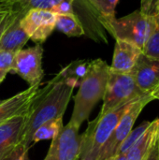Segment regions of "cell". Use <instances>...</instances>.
Wrapping results in <instances>:
<instances>
[{
	"label": "cell",
	"mask_w": 159,
	"mask_h": 160,
	"mask_svg": "<svg viewBox=\"0 0 159 160\" xmlns=\"http://www.w3.org/2000/svg\"><path fill=\"white\" fill-rule=\"evenodd\" d=\"M150 95L152 96L153 99H157V100H159V86L157 87Z\"/></svg>",
	"instance_id": "obj_29"
},
{
	"label": "cell",
	"mask_w": 159,
	"mask_h": 160,
	"mask_svg": "<svg viewBox=\"0 0 159 160\" xmlns=\"http://www.w3.org/2000/svg\"><path fill=\"white\" fill-rule=\"evenodd\" d=\"M158 86H159V85H158ZM158 86H157V87H158Z\"/></svg>",
	"instance_id": "obj_33"
},
{
	"label": "cell",
	"mask_w": 159,
	"mask_h": 160,
	"mask_svg": "<svg viewBox=\"0 0 159 160\" xmlns=\"http://www.w3.org/2000/svg\"><path fill=\"white\" fill-rule=\"evenodd\" d=\"M63 128V117L47 121L39 126L32 136V145L45 140H53Z\"/></svg>",
	"instance_id": "obj_17"
},
{
	"label": "cell",
	"mask_w": 159,
	"mask_h": 160,
	"mask_svg": "<svg viewBox=\"0 0 159 160\" xmlns=\"http://www.w3.org/2000/svg\"><path fill=\"white\" fill-rule=\"evenodd\" d=\"M80 128L70 124L63 127L60 133L52 141L44 160H78L81 156L82 135Z\"/></svg>",
	"instance_id": "obj_8"
},
{
	"label": "cell",
	"mask_w": 159,
	"mask_h": 160,
	"mask_svg": "<svg viewBox=\"0 0 159 160\" xmlns=\"http://www.w3.org/2000/svg\"><path fill=\"white\" fill-rule=\"evenodd\" d=\"M13 9L11 0H0V22Z\"/></svg>",
	"instance_id": "obj_26"
},
{
	"label": "cell",
	"mask_w": 159,
	"mask_h": 160,
	"mask_svg": "<svg viewBox=\"0 0 159 160\" xmlns=\"http://www.w3.org/2000/svg\"><path fill=\"white\" fill-rule=\"evenodd\" d=\"M15 52L0 50V84L6 79L8 72L12 71Z\"/></svg>",
	"instance_id": "obj_21"
},
{
	"label": "cell",
	"mask_w": 159,
	"mask_h": 160,
	"mask_svg": "<svg viewBox=\"0 0 159 160\" xmlns=\"http://www.w3.org/2000/svg\"><path fill=\"white\" fill-rule=\"evenodd\" d=\"M152 122V121H151ZM150 121L144 122L143 124H142L141 126H139L138 128H136L135 129H132V131L129 133V135L127 137V139L122 142V144L120 145L116 155H127V152L136 144V142L142 138V136L144 134V132L146 131V129L149 128V126L151 125Z\"/></svg>",
	"instance_id": "obj_19"
},
{
	"label": "cell",
	"mask_w": 159,
	"mask_h": 160,
	"mask_svg": "<svg viewBox=\"0 0 159 160\" xmlns=\"http://www.w3.org/2000/svg\"><path fill=\"white\" fill-rule=\"evenodd\" d=\"M29 148L19 143L3 160H29Z\"/></svg>",
	"instance_id": "obj_23"
},
{
	"label": "cell",
	"mask_w": 159,
	"mask_h": 160,
	"mask_svg": "<svg viewBox=\"0 0 159 160\" xmlns=\"http://www.w3.org/2000/svg\"><path fill=\"white\" fill-rule=\"evenodd\" d=\"M77 85L79 82L61 69L43 88H39L26 114L20 138L21 144L30 149L32 136L39 126L52 119L63 117Z\"/></svg>",
	"instance_id": "obj_1"
},
{
	"label": "cell",
	"mask_w": 159,
	"mask_h": 160,
	"mask_svg": "<svg viewBox=\"0 0 159 160\" xmlns=\"http://www.w3.org/2000/svg\"><path fill=\"white\" fill-rule=\"evenodd\" d=\"M130 74L142 92L151 94L159 85V60L142 53Z\"/></svg>",
	"instance_id": "obj_10"
},
{
	"label": "cell",
	"mask_w": 159,
	"mask_h": 160,
	"mask_svg": "<svg viewBox=\"0 0 159 160\" xmlns=\"http://www.w3.org/2000/svg\"><path fill=\"white\" fill-rule=\"evenodd\" d=\"M131 102L121 105L104 114H98L96 119L89 123L86 131L82 135L81 159L97 160L101 148L113 132Z\"/></svg>",
	"instance_id": "obj_4"
},
{
	"label": "cell",
	"mask_w": 159,
	"mask_h": 160,
	"mask_svg": "<svg viewBox=\"0 0 159 160\" xmlns=\"http://www.w3.org/2000/svg\"><path fill=\"white\" fill-rule=\"evenodd\" d=\"M55 27L68 37H80L85 33L82 22L74 13L56 14Z\"/></svg>",
	"instance_id": "obj_16"
},
{
	"label": "cell",
	"mask_w": 159,
	"mask_h": 160,
	"mask_svg": "<svg viewBox=\"0 0 159 160\" xmlns=\"http://www.w3.org/2000/svg\"><path fill=\"white\" fill-rule=\"evenodd\" d=\"M106 160H127L126 155H115L114 157H112Z\"/></svg>",
	"instance_id": "obj_28"
},
{
	"label": "cell",
	"mask_w": 159,
	"mask_h": 160,
	"mask_svg": "<svg viewBox=\"0 0 159 160\" xmlns=\"http://www.w3.org/2000/svg\"><path fill=\"white\" fill-rule=\"evenodd\" d=\"M142 51L138 46L122 39H116L112 63L110 69L120 73H130Z\"/></svg>",
	"instance_id": "obj_12"
},
{
	"label": "cell",
	"mask_w": 159,
	"mask_h": 160,
	"mask_svg": "<svg viewBox=\"0 0 159 160\" xmlns=\"http://www.w3.org/2000/svg\"><path fill=\"white\" fill-rule=\"evenodd\" d=\"M98 22L115 39L128 41L142 50L157 27L155 16L146 15L140 9L121 18L98 19Z\"/></svg>",
	"instance_id": "obj_3"
},
{
	"label": "cell",
	"mask_w": 159,
	"mask_h": 160,
	"mask_svg": "<svg viewBox=\"0 0 159 160\" xmlns=\"http://www.w3.org/2000/svg\"><path fill=\"white\" fill-rule=\"evenodd\" d=\"M26 120L25 115H19L0 125V160H3L19 143Z\"/></svg>",
	"instance_id": "obj_13"
},
{
	"label": "cell",
	"mask_w": 159,
	"mask_h": 160,
	"mask_svg": "<svg viewBox=\"0 0 159 160\" xmlns=\"http://www.w3.org/2000/svg\"><path fill=\"white\" fill-rule=\"evenodd\" d=\"M146 160H159V137L154 142Z\"/></svg>",
	"instance_id": "obj_27"
},
{
	"label": "cell",
	"mask_w": 159,
	"mask_h": 160,
	"mask_svg": "<svg viewBox=\"0 0 159 160\" xmlns=\"http://www.w3.org/2000/svg\"><path fill=\"white\" fill-rule=\"evenodd\" d=\"M157 137H159V118L151 122L142 138L127 152L126 155L127 160H146L148 153Z\"/></svg>",
	"instance_id": "obj_14"
},
{
	"label": "cell",
	"mask_w": 159,
	"mask_h": 160,
	"mask_svg": "<svg viewBox=\"0 0 159 160\" xmlns=\"http://www.w3.org/2000/svg\"><path fill=\"white\" fill-rule=\"evenodd\" d=\"M88 4L97 14V19L115 17V8L119 0H87Z\"/></svg>",
	"instance_id": "obj_18"
},
{
	"label": "cell",
	"mask_w": 159,
	"mask_h": 160,
	"mask_svg": "<svg viewBox=\"0 0 159 160\" xmlns=\"http://www.w3.org/2000/svg\"><path fill=\"white\" fill-rule=\"evenodd\" d=\"M40 83L29 86L27 89L2 100L0 103V125L19 115L28 113L34 98L40 88Z\"/></svg>",
	"instance_id": "obj_11"
},
{
	"label": "cell",
	"mask_w": 159,
	"mask_h": 160,
	"mask_svg": "<svg viewBox=\"0 0 159 160\" xmlns=\"http://www.w3.org/2000/svg\"><path fill=\"white\" fill-rule=\"evenodd\" d=\"M25 14L23 12H22L19 9L13 8L1 22H0V39L2 38V36L4 35V33L6 32V30L13 23V22L19 17V16H24Z\"/></svg>",
	"instance_id": "obj_22"
},
{
	"label": "cell",
	"mask_w": 159,
	"mask_h": 160,
	"mask_svg": "<svg viewBox=\"0 0 159 160\" xmlns=\"http://www.w3.org/2000/svg\"><path fill=\"white\" fill-rule=\"evenodd\" d=\"M142 51L145 56L159 60V27L157 25L147 39Z\"/></svg>",
	"instance_id": "obj_20"
},
{
	"label": "cell",
	"mask_w": 159,
	"mask_h": 160,
	"mask_svg": "<svg viewBox=\"0 0 159 160\" xmlns=\"http://www.w3.org/2000/svg\"><path fill=\"white\" fill-rule=\"evenodd\" d=\"M63 0H30L29 3V10L32 8H40L51 10L52 8L57 6Z\"/></svg>",
	"instance_id": "obj_24"
},
{
	"label": "cell",
	"mask_w": 159,
	"mask_h": 160,
	"mask_svg": "<svg viewBox=\"0 0 159 160\" xmlns=\"http://www.w3.org/2000/svg\"><path fill=\"white\" fill-rule=\"evenodd\" d=\"M110 66L102 59H95L88 64L87 71L79 83V91L74 98V109L68 124L81 128L99 100L103 99Z\"/></svg>",
	"instance_id": "obj_2"
},
{
	"label": "cell",
	"mask_w": 159,
	"mask_h": 160,
	"mask_svg": "<svg viewBox=\"0 0 159 160\" xmlns=\"http://www.w3.org/2000/svg\"><path fill=\"white\" fill-rule=\"evenodd\" d=\"M42 54L41 44H37L28 49H22L15 53L12 71L23 79L30 86L39 84L44 75Z\"/></svg>",
	"instance_id": "obj_7"
},
{
	"label": "cell",
	"mask_w": 159,
	"mask_h": 160,
	"mask_svg": "<svg viewBox=\"0 0 159 160\" xmlns=\"http://www.w3.org/2000/svg\"><path fill=\"white\" fill-rule=\"evenodd\" d=\"M22 17L23 16H19L6 30L0 39V50L16 53L17 52L21 51L30 39L21 26L20 22Z\"/></svg>",
	"instance_id": "obj_15"
},
{
	"label": "cell",
	"mask_w": 159,
	"mask_h": 160,
	"mask_svg": "<svg viewBox=\"0 0 159 160\" xmlns=\"http://www.w3.org/2000/svg\"><path fill=\"white\" fill-rule=\"evenodd\" d=\"M75 0H63L57 6L52 8L51 11L55 14H72L73 11V3Z\"/></svg>",
	"instance_id": "obj_25"
},
{
	"label": "cell",
	"mask_w": 159,
	"mask_h": 160,
	"mask_svg": "<svg viewBox=\"0 0 159 160\" xmlns=\"http://www.w3.org/2000/svg\"><path fill=\"white\" fill-rule=\"evenodd\" d=\"M146 95L136 84L130 73H120L110 69L108 82L99 114H104L121 105L129 103Z\"/></svg>",
	"instance_id": "obj_5"
},
{
	"label": "cell",
	"mask_w": 159,
	"mask_h": 160,
	"mask_svg": "<svg viewBox=\"0 0 159 160\" xmlns=\"http://www.w3.org/2000/svg\"><path fill=\"white\" fill-rule=\"evenodd\" d=\"M157 13H159V0L158 3H157Z\"/></svg>",
	"instance_id": "obj_31"
},
{
	"label": "cell",
	"mask_w": 159,
	"mask_h": 160,
	"mask_svg": "<svg viewBox=\"0 0 159 160\" xmlns=\"http://www.w3.org/2000/svg\"><path fill=\"white\" fill-rule=\"evenodd\" d=\"M1 102H2V100H0V103H1Z\"/></svg>",
	"instance_id": "obj_32"
},
{
	"label": "cell",
	"mask_w": 159,
	"mask_h": 160,
	"mask_svg": "<svg viewBox=\"0 0 159 160\" xmlns=\"http://www.w3.org/2000/svg\"><path fill=\"white\" fill-rule=\"evenodd\" d=\"M152 100H154L152 96L150 94H146L138 98L130 103L129 107L120 119L113 132L101 148L97 160H106L116 155L122 142L132 131L133 126L139 115L142 112L143 108Z\"/></svg>",
	"instance_id": "obj_6"
},
{
	"label": "cell",
	"mask_w": 159,
	"mask_h": 160,
	"mask_svg": "<svg viewBox=\"0 0 159 160\" xmlns=\"http://www.w3.org/2000/svg\"><path fill=\"white\" fill-rule=\"evenodd\" d=\"M56 14L51 10L32 8L22 18L20 23L26 35L37 44H42L55 28Z\"/></svg>",
	"instance_id": "obj_9"
},
{
	"label": "cell",
	"mask_w": 159,
	"mask_h": 160,
	"mask_svg": "<svg viewBox=\"0 0 159 160\" xmlns=\"http://www.w3.org/2000/svg\"><path fill=\"white\" fill-rule=\"evenodd\" d=\"M155 20H156V22H157V25L159 27V13H157V14L155 16Z\"/></svg>",
	"instance_id": "obj_30"
}]
</instances>
